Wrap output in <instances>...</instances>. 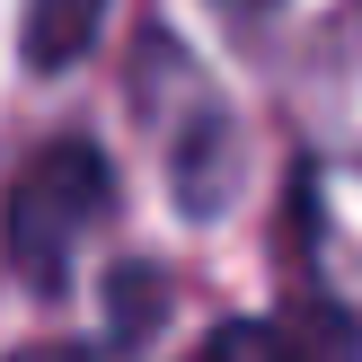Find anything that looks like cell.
<instances>
[{"instance_id":"52a82bcc","label":"cell","mask_w":362,"mask_h":362,"mask_svg":"<svg viewBox=\"0 0 362 362\" xmlns=\"http://www.w3.org/2000/svg\"><path fill=\"white\" fill-rule=\"evenodd\" d=\"M221 9H230V18H265L274 0H221Z\"/></svg>"},{"instance_id":"7a4b0ae2","label":"cell","mask_w":362,"mask_h":362,"mask_svg":"<svg viewBox=\"0 0 362 362\" xmlns=\"http://www.w3.org/2000/svg\"><path fill=\"white\" fill-rule=\"evenodd\" d=\"M106 212H115V168H106V151L80 141V133L45 141V151L18 168V186H9V265H18V283H27L35 300H62L71 274H80V247L106 230Z\"/></svg>"},{"instance_id":"3957f363","label":"cell","mask_w":362,"mask_h":362,"mask_svg":"<svg viewBox=\"0 0 362 362\" xmlns=\"http://www.w3.org/2000/svg\"><path fill=\"white\" fill-rule=\"evenodd\" d=\"M300 257L327 310H362V159H318L300 168Z\"/></svg>"},{"instance_id":"277c9868","label":"cell","mask_w":362,"mask_h":362,"mask_svg":"<svg viewBox=\"0 0 362 362\" xmlns=\"http://www.w3.org/2000/svg\"><path fill=\"white\" fill-rule=\"evenodd\" d=\"M98 27H106V0H27V18H18V62H27L35 80H62L71 62H88Z\"/></svg>"},{"instance_id":"8992f818","label":"cell","mask_w":362,"mask_h":362,"mask_svg":"<svg viewBox=\"0 0 362 362\" xmlns=\"http://www.w3.org/2000/svg\"><path fill=\"white\" fill-rule=\"evenodd\" d=\"M212 345H221V354H265V345H274V354H283L292 336H283L274 318H230V327H212Z\"/></svg>"},{"instance_id":"5b68a950","label":"cell","mask_w":362,"mask_h":362,"mask_svg":"<svg viewBox=\"0 0 362 362\" xmlns=\"http://www.w3.org/2000/svg\"><path fill=\"white\" fill-rule=\"evenodd\" d=\"M168 327V274L151 257H124L106 274V345H151Z\"/></svg>"},{"instance_id":"6da1fadb","label":"cell","mask_w":362,"mask_h":362,"mask_svg":"<svg viewBox=\"0 0 362 362\" xmlns=\"http://www.w3.org/2000/svg\"><path fill=\"white\" fill-rule=\"evenodd\" d=\"M133 115L151 124L159 141V168H168V194L186 221H221L247 186V141H239V115L230 98L194 71V53L177 35H141L133 45Z\"/></svg>"}]
</instances>
